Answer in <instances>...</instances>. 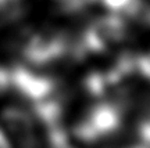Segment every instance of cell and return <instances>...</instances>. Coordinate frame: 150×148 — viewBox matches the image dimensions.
Segmentation results:
<instances>
[{
  "label": "cell",
  "mask_w": 150,
  "mask_h": 148,
  "mask_svg": "<svg viewBox=\"0 0 150 148\" xmlns=\"http://www.w3.org/2000/svg\"><path fill=\"white\" fill-rule=\"evenodd\" d=\"M0 148H8V144L6 141V138L3 137V134L0 133Z\"/></svg>",
  "instance_id": "6da1fadb"
}]
</instances>
